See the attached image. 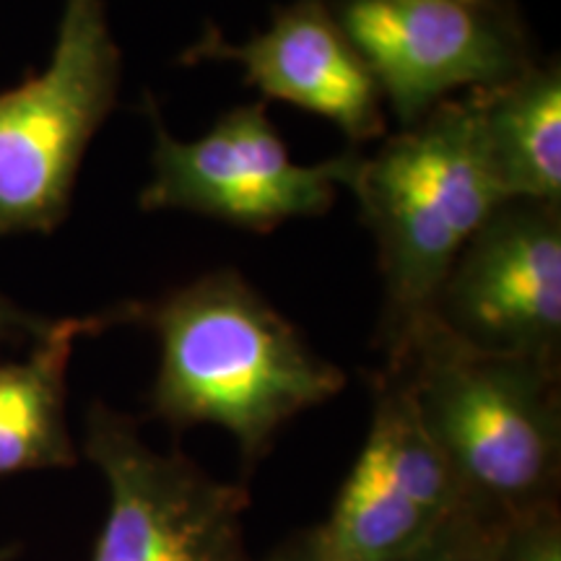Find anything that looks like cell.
I'll return each mask as SVG.
<instances>
[{"label":"cell","instance_id":"6da1fadb","mask_svg":"<svg viewBox=\"0 0 561 561\" xmlns=\"http://www.w3.org/2000/svg\"><path fill=\"white\" fill-rule=\"evenodd\" d=\"M125 307L128 325L149 328L159 341L151 419L174 432L219 426L248 466L268 455L291 419L346 388V371L322 359L234 268Z\"/></svg>","mask_w":561,"mask_h":561},{"label":"cell","instance_id":"7a4b0ae2","mask_svg":"<svg viewBox=\"0 0 561 561\" xmlns=\"http://www.w3.org/2000/svg\"><path fill=\"white\" fill-rule=\"evenodd\" d=\"M385 367L401 371L468 510L502 523L559 504V367L468 348L432 318Z\"/></svg>","mask_w":561,"mask_h":561},{"label":"cell","instance_id":"3957f363","mask_svg":"<svg viewBox=\"0 0 561 561\" xmlns=\"http://www.w3.org/2000/svg\"><path fill=\"white\" fill-rule=\"evenodd\" d=\"M382 276L385 356L430 320L460 250L504 201L483 151L473 94L453 96L419 123L359 153L348 178Z\"/></svg>","mask_w":561,"mask_h":561},{"label":"cell","instance_id":"277c9868","mask_svg":"<svg viewBox=\"0 0 561 561\" xmlns=\"http://www.w3.org/2000/svg\"><path fill=\"white\" fill-rule=\"evenodd\" d=\"M121 81L104 0H62L47 66L0 91V234H53L68 219L83 157L117 107Z\"/></svg>","mask_w":561,"mask_h":561},{"label":"cell","instance_id":"5b68a950","mask_svg":"<svg viewBox=\"0 0 561 561\" xmlns=\"http://www.w3.org/2000/svg\"><path fill=\"white\" fill-rule=\"evenodd\" d=\"M401 128L460 91L500 87L536 66L517 3L322 0Z\"/></svg>","mask_w":561,"mask_h":561},{"label":"cell","instance_id":"8992f818","mask_svg":"<svg viewBox=\"0 0 561 561\" xmlns=\"http://www.w3.org/2000/svg\"><path fill=\"white\" fill-rule=\"evenodd\" d=\"M151 180L138 195L144 210H187L237 229L268 234L294 219L328 214L348 185L359 151L297 164L268 117L265 100L240 104L206 136L178 140L153 100Z\"/></svg>","mask_w":561,"mask_h":561},{"label":"cell","instance_id":"52a82bcc","mask_svg":"<svg viewBox=\"0 0 561 561\" xmlns=\"http://www.w3.org/2000/svg\"><path fill=\"white\" fill-rule=\"evenodd\" d=\"M83 455L110 494L91 561H250V494L240 483L214 479L178 450H153L136 419L104 403L87 411Z\"/></svg>","mask_w":561,"mask_h":561},{"label":"cell","instance_id":"ba28073f","mask_svg":"<svg viewBox=\"0 0 561 561\" xmlns=\"http://www.w3.org/2000/svg\"><path fill=\"white\" fill-rule=\"evenodd\" d=\"M430 318L468 348L561 367V206L502 201L460 250Z\"/></svg>","mask_w":561,"mask_h":561},{"label":"cell","instance_id":"9c48e42d","mask_svg":"<svg viewBox=\"0 0 561 561\" xmlns=\"http://www.w3.org/2000/svg\"><path fill=\"white\" fill-rule=\"evenodd\" d=\"M466 507L401 371L371 375V424L331 517L307 533L312 561H401Z\"/></svg>","mask_w":561,"mask_h":561},{"label":"cell","instance_id":"30bf717a","mask_svg":"<svg viewBox=\"0 0 561 561\" xmlns=\"http://www.w3.org/2000/svg\"><path fill=\"white\" fill-rule=\"evenodd\" d=\"M185 66L234 62L244 83L265 100L289 102L331 121L354 146L388 133L385 102L369 68L322 0H291L273 11L268 30L244 42H229L208 26Z\"/></svg>","mask_w":561,"mask_h":561},{"label":"cell","instance_id":"8fae6325","mask_svg":"<svg viewBox=\"0 0 561 561\" xmlns=\"http://www.w3.org/2000/svg\"><path fill=\"white\" fill-rule=\"evenodd\" d=\"M128 325V307L50 320L26 359L0 364V479L79 462L66 421L68 364L76 343Z\"/></svg>","mask_w":561,"mask_h":561},{"label":"cell","instance_id":"7c38bea8","mask_svg":"<svg viewBox=\"0 0 561 561\" xmlns=\"http://www.w3.org/2000/svg\"><path fill=\"white\" fill-rule=\"evenodd\" d=\"M489 170L504 201L561 206V66H536L500 83L471 91Z\"/></svg>","mask_w":561,"mask_h":561},{"label":"cell","instance_id":"4fadbf2b","mask_svg":"<svg viewBox=\"0 0 561 561\" xmlns=\"http://www.w3.org/2000/svg\"><path fill=\"white\" fill-rule=\"evenodd\" d=\"M496 520L460 507L401 561H494Z\"/></svg>","mask_w":561,"mask_h":561},{"label":"cell","instance_id":"5bb4252c","mask_svg":"<svg viewBox=\"0 0 561 561\" xmlns=\"http://www.w3.org/2000/svg\"><path fill=\"white\" fill-rule=\"evenodd\" d=\"M494 561H561L559 504H546L496 523Z\"/></svg>","mask_w":561,"mask_h":561},{"label":"cell","instance_id":"9a60e30c","mask_svg":"<svg viewBox=\"0 0 561 561\" xmlns=\"http://www.w3.org/2000/svg\"><path fill=\"white\" fill-rule=\"evenodd\" d=\"M47 325H50V320L24 310V307L5 297V294H0V346L24 339L34 341Z\"/></svg>","mask_w":561,"mask_h":561},{"label":"cell","instance_id":"2e32d148","mask_svg":"<svg viewBox=\"0 0 561 561\" xmlns=\"http://www.w3.org/2000/svg\"><path fill=\"white\" fill-rule=\"evenodd\" d=\"M265 561H312V551H310V541H307V533L305 536L294 538L286 546H280L276 553H271Z\"/></svg>","mask_w":561,"mask_h":561},{"label":"cell","instance_id":"e0dca14e","mask_svg":"<svg viewBox=\"0 0 561 561\" xmlns=\"http://www.w3.org/2000/svg\"><path fill=\"white\" fill-rule=\"evenodd\" d=\"M16 557V546H9V549H0V561H13Z\"/></svg>","mask_w":561,"mask_h":561},{"label":"cell","instance_id":"ac0fdd59","mask_svg":"<svg viewBox=\"0 0 561 561\" xmlns=\"http://www.w3.org/2000/svg\"><path fill=\"white\" fill-rule=\"evenodd\" d=\"M481 3H515V0H481Z\"/></svg>","mask_w":561,"mask_h":561}]
</instances>
